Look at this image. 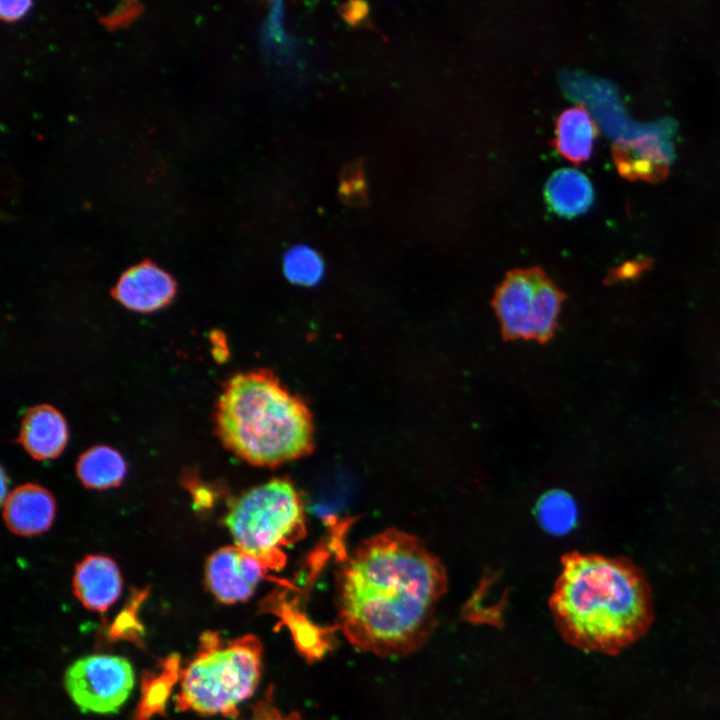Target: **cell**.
I'll use <instances>...</instances> for the list:
<instances>
[{
    "instance_id": "obj_8",
    "label": "cell",
    "mask_w": 720,
    "mask_h": 720,
    "mask_svg": "<svg viewBox=\"0 0 720 720\" xmlns=\"http://www.w3.org/2000/svg\"><path fill=\"white\" fill-rule=\"evenodd\" d=\"M266 570L258 559L238 546H225L208 557L205 584L216 600L235 604L253 595Z\"/></svg>"
},
{
    "instance_id": "obj_20",
    "label": "cell",
    "mask_w": 720,
    "mask_h": 720,
    "mask_svg": "<svg viewBox=\"0 0 720 720\" xmlns=\"http://www.w3.org/2000/svg\"><path fill=\"white\" fill-rule=\"evenodd\" d=\"M283 4L272 2L269 17L262 29L261 41L267 55L287 59L292 51V41L283 28Z\"/></svg>"
},
{
    "instance_id": "obj_11",
    "label": "cell",
    "mask_w": 720,
    "mask_h": 720,
    "mask_svg": "<svg viewBox=\"0 0 720 720\" xmlns=\"http://www.w3.org/2000/svg\"><path fill=\"white\" fill-rule=\"evenodd\" d=\"M56 515L53 494L35 483H26L12 490L3 502V519L7 528L20 536L46 532Z\"/></svg>"
},
{
    "instance_id": "obj_9",
    "label": "cell",
    "mask_w": 720,
    "mask_h": 720,
    "mask_svg": "<svg viewBox=\"0 0 720 720\" xmlns=\"http://www.w3.org/2000/svg\"><path fill=\"white\" fill-rule=\"evenodd\" d=\"M113 296L136 312H153L169 304L176 293L174 279L152 262L128 269L113 289Z\"/></svg>"
},
{
    "instance_id": "obj_18",
    "label": "cell",
    "mask_w": 720,
    "mask_h": 720,
    "mask_svg": "<svg viewBox=\"0 0 720 720\" xmlns=\"http://www.w3.org/2000/svg\"><path fill=\"white\" fill-rule=\"evenodd\" d=\"M537 514L542 526L554 534L570 530L577 517L574 501L563 492H551L538 504Z\"/></svg>"
},
{
    "instance_id": "obj_6",
    "label": "cell",
    "mask_w": 720,
    "mask_h": 720,
    "mask_svg": "<svg viewBox=\"0 0 720 720\" xmlns=\"http://www.w3.org/2000/svg\"><path fill=\"white\" fill-rule=\"evenodd\" d=\"M561 303L560 291L536 269L510 273L494 301L505 336L540 341L552 335Z\"/></svg>"
},
{
    "instance_id": "obj_10",
    "label": "cell",
    "mask_w": 720,
    "mask_h": 720,
    "mask_svg": "<svg viewBox=\"0 0 720 720\" xmlns=\"http://www.w3.org/2000/svg\"><path fill=\"white\" fill-rule=\"evenodd\" d=\"M123 579L117 563L100 554L87 555L77 563L73 593L88 610L105 612L119 598Z\"/></svg>"
},
{
    "instance_id": "obj_13",
    "label": "cell",
    "mask_w": 720,
    "mask_h": 720,
    "mask_svg": "<svg viewBox=\"0 0 720 720\" xmlns=\"http://www.w3.org/2000/svg\"><path fill=\"white\" fill-rule=\"evenodd\" d=\"M612 151L619 173L630 180L656 182L668 173L669 156L656 135L619 139Z\"/></svg>"
},
{
    "instance_id": "obj_24",
    "label": "cell",
    "mask_w": 720,
    "mask_h": 720,
    "mask_svg": "<svg viewBox=\"0 0 720 720\" xmlns=\"http://www.w3.org/2000/svg\"><path fill=\"white\" fill-rule=\"evenodd\" d=\"M32 2L26 0L19 1H1L0 14L6 21H14L22 17L30 8Z\"/></svg>"
},
{
    "instance_id": "obj_26",
    "label": "cell",
    "mask_w": 720,
    "mask_h": 720,
    "mask_svg": "<svg viewBox=\"0 0 720 720\" xmlns=\"http://www.w3.org/2000/svg\"><path fill=\"white\" fill-rule=\"evenodd\" d=\"M137 10L136 3L131 7H121L120 10L117 9L115 13L110 17L109 23L112 24H119L123 21L128 20L130 17L135 15V12Z\"/></svg>"
},
{
    "instance_id": "obj_4",
    "label": "cell",
    "mask_w": 720,
    "mask_h": 720,
    "mask_svg": "<svg viewBox=\"0 0 720 720\" xmlns=\"http://www.w3.org/2000/svg\"><path fill=\"white\" fill-rule=\"evenodd\" d=\"M262 644L253 634L223 640L217 632L200 637L199 649L181 673L175 698L179 711L236 717L238 706L256 690Z\"/></svg>"
},
{
    "instance_id": "obj_3",
    "label": "cell",
    "mask_w": 720,
    "mask_h": 720,
    "mask_svg": "<svg viewBox=\"0 0 720 720\" xmlns=\"http://www.w3.org/2000/svg\"><path fill=\"white\" fill-rule=\"evenodd\" d=\"M215 428L226 449L259 467L297 460L315 446L308 406L266 370L241 372L225 383Z\"/></svg>"
},
{
    "instance_id": "obj_1",
    "label": "cell",
    "mask_w": 720,
    "mask_h": 720,
    "mask_svg": "<svg viewBox=\"0 0 720 720\" xmlns=\"http://www.w3.org/2000/svg\"><path fill=\"white\" fill-rule=\"evenodd\" d=\"M446 571L424 543L389 528L364 540L337 579V627L362 652L398 657L429 635Z\"/></svg>"
},
{
    "instance_id": "obj_23",
    "label": "cell",
    "mask_w": 720,
    "mask_h": 720,
    "mask_svg": "<svg viewBox=\"0 0 720 720\" xmlns=\"http://www.w3.org/2000/svg\"><path fill=\"white\" fill-rule=\"evenodd\" d=\"M341 17L352 26L367 24L369 8L365 2H348L338 7Z\"/></svg>"
},
{
    "instance_id": "obj_14",
    "label": "cell",
    "mask_w": 720,
    "mask_h": 720,
    "mask_svg": "<svg viewBox=\"0 0 720 720\" xmlns=\"http://www.w3.org/2000/svg\"><path fill=\"white\" fill-rule=\"evenodd\" d=\"M553 146L567 160L581 164L590 159L598 127L585 105L561 112L555 123Z\"/></svg>"
},
{
    "instance_id": "obj_21",
    "label": "cell",
    "mask_w": 720,
    "mask_h": 720,
    "mask_svg": "<svg viewBox=\"0 0 720 720\" xmlns=\"http://www.w3.org/2000/svg\"><path fill=\"white\" fill-rule=\"evenodd\" d=\"M339 196L345 203L353 205H361L367 201L363 159L350 162L342 169Z\"/></svg>"
},
{
    "instance_id": "obj_5",
    "label": "cell",
    "mask_w": 720,
    "mask_h": 720,
    "mask_svg": "<svg viewBox=\"0 0 720 720\" xmlns=\"http://www.w3.org/2000/svg\"><path fill=\"white\" fill-rule=\"evenodd\" d=\"M304 514L294 485L288 479L275 478L236 498L224 525L236 546L266 569H278L285 563L284 548L304 536Z\"/></svg>"
},
{
    "instance_id": "obj_17",
    "label": "cell",
    "mask_w": 720,
    "mask_h": 720,
    "mask_svg": "<svg viewBox=\"0 0 720 720\" xmlns=\"http://www.w3.org/2000/svg\"><path fill=\"white\" fill-rule=\"evenodd\" d=\"M180 656L176 653L162 659L154 671L146 672L141 695L132 720H150L165 711L171 691L181 678Z\"/></svg>"
},
{
    "instance_id": "obj_25",
    "label": "cell",
    "mask_w": 720,
    "mask_h": 720,
    "mask_svg": "<svg viewBox=\"0 0 720 720\" xmlns=\"http://www.w3.org/2000/svg\"><path fill=\"white\" fill-rule=\"evenodd\" d=\"M649 259H640L624 264L615 270L614 279H634L650 266Z\"/></svg>"
},
{
    "instance_id": "obj_2",
    "label": "cell",
    "mask_w": 720,
    "mask_h": 720,
    "mask_svg": "<svg viewBox=\"0 0 720 720\" xmlns=\"http://www.w3.org/2000/svg\"><path fill=\"white\" fill-rule=\"evenodd\" d=\"M550 607L569 643L611 655L641 638L654 617L651 590L637 566L624 557L580 552L563 557Z\"/></svg>"
},
{
    "instance_id": "obj_12",
    "label": "cell",
    "mask_w": 720,
    "mask_h": 720,
    "mask_svg": "<svg viewBox=\"0 0 720 720\" xmlns=\"http://www.w3.org/2000/svg\"><path fill=\"white\" fill-rule=\"evenodd\" d=\"M69 434L63 415L50 405L29 409L21 422L18 443L36 460L58 457L66 448Z\"/></svg>"
},
{
    "instance_id": "obj_27",
    "label": "cell",
    "mask_w": 720,
    "mask_h": 720,
    "mask_svg": "<svg viewBox=\"0 0 720 720\" xmlns=\"http://www.w3.org/2000/svg\"><path fill=\"white\" fill-rule=\"evenodd\" d=\"M261 712L262 713H256L252 720H299L295 716L291 718H284L273 709L263 710Z\"/></svg>"
},
{
    "instance_id": "obj_15",
    "label": "cell",
    "mask_w": 720,
    "mask_h": 720,
    "mask_svg": "<svg viewBox=\"0 0 720 720\" xmlns=\"http://www.w3.org/2000/svg\"><path fill=\"white\" fill-rule=\"evenodd\" d=\"M545 197L556 214L570 218L581 215L590 208L594 201V190L583 173L564 168L548 179Z\"/></svg>"
},
{
    "instance_id": "obj_7",
    "label": "cell",
    "mask_w": 720,
    "mask_h": 720,
    "mask_svg": "<svg viewBox=\"0 0 720 720\" xmlns=\"http://www.w3.org/2000/svg\"><path fill=\"white\" fill-rule=\"evenodd\" d=\"M133 686L132 666L118 656H85L75 661L65 673L66 690L83 712H117Z\"/></svg>"
},
{
    "instance_id": "obj_19",
    "label": "cell",
    "mask_w": 720,
    "mask_h": 720,
    "mask_svg": "<svg viewBox=\"0 0 720 720\" xmlns=\"http://www.w3.org/2000/svg\"><path fill=\"white\" fill-rule=\"evenodd\" d=\"M284 272L294 283L313 285L322 276L323 262L314 250L303 246L295 247L285 256Z\"/></svg>"
},
{
    "instance_id": "obj_22",
    "label": "cell",
    "mask_w": 720,
    "mask_h": 720,
    "mask_svg": "<svg viewBox=\"0 0 720 720\" xmlns=\"http://www.w3.org/2000/svg\"><path fill=\"white\" fill-rule=\"evenodd\" d=\"M147 594L146 589H136L132 592L129 601L111 627L110 634L112 637L128 640L138 639V636L142 634L143 628L138 621L137 611Z\"/></svg>"
},
{
    "instance_id": "obj_16",
    "label": "cell",
    "mask_w": 720,
    "mask_h": 720,
    "mask_svg": "<svg viewBox=\"0 0 720 720\" xmlns=\"http://www.w3.org/2000/svg\"><path fill=\"white\" fill-rule=\"evenodd\" d=\"M127 472L123 456L114 448L97 445L84 451L76 462V474L87 488L105 490L118 487Z\"/></svg>"
}]
</instances>
